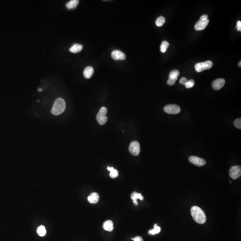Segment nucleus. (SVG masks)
I'll return each instance as SVG.
<instances>
[{"mask_svg":"<svg viewBox=\"0 0 241 241\" xmlns=\"http://www.w3.org/2000/svg\"><path fill=\"white\" fill-rule=\"evenodd\" d=\"M191 215L195 221L198 224H203L206 221V216L202 209L199 207L194 206L191 209Z\"/></svg>","mask_w":241,"mask_h":241,"instance_id":"1","label":"nucleus"},{"mask_svg":"<svg viewBox=\"0 0 241 241\" xmlns=\"http://www.w3.org/2000/svg\"><path fill=\"white\" fill-rule=\"evenodd\" d=\"M65 108L66 103L64 100L61 98H58L55 102L51 109V114L55 115H59L62 114Z\"/></svg>","mask_w":241,"mask_h":241,"instance_id":"2","label":"nucleus"},{"mask_svg":"<svg viewBox=\"0 0 241 241\" xmlns=\"http://www.w3.org/2000/svg\"><path fill=\"white\" fill-rule=\"evenodd\" d=\"M107 113V109L105 107L100 108L96 115V120L100 125L105 124L107 122L108 118L106 116Z\"/></svg>","mask_w":241,"mask_h":241,"instance_id":"3","label":"nucleus"},{"mask_svg":"<svg viewBox=\"0 0 241 241\" xmlns=\"http://www.w3.org/2000/svg\"><path fill=\"white\" fill-rule=\"evenodd\" d=\"M213 63L211 61H207L205 62L199 63L195 65V68L197 72H200L205 70L209 69L212 67Z\"/></svg>","mask_w":241,"mask_h":241,"instance_id":"4","label":"nucleus"},{"mask_svg":"<svg viewBox=\"0 0 241 241\" xmlns=\"http://www.w3.org/2000/svg\"><path fill=\"white\" fill-rule=\"evenodd\" d=\"M164 110L167 113L171 114H176L180 112V106L176 104H171L167 105L164 108Z\"/></svg>","mask_w":241,"mask_h":241,"instance_id":"5","label":"nucleus"},{"mask_svg":"<svg viewBox=\"0 0 241 241\" xmlns=\"http://www.w3.org/2000/svg\"><path fill=\"white\" fill-rule=\"evenodd\" d=\"M229 175L232 179L235 180L241 176V168L240 166H233L229 171Z\"/></svg>","mask_w":241,"mask_h":241,"instance_id":"6","label":"nucleus"},{"mask_svg":"<svg viewBox=\"0 0 241 241\" xmlns=\"http://www.w3.org/2000/svg\"><path fill=\"white\" fill-rule=\"evenodd\" d=\"M129 151L131 154L135 156H138L140 152L139 143L136 141L132 142L129 146Z\"/></svg>","mask_w":241,"mask_h":241,"instance_id":"7","label":"nucleus"},{"mask_svg":"<svg viewBox=\"0 0 241 241\" xmlns=\"http://www.w3.org/2000/svg\"><path fill=\"white\" fill-rule=\"evenodd\" d=\"M188 160L191 163L198 167H201L206 164V161L199 157L191 156L189 157Z\"/></svg>","mask_w":241,"mask_h":241,"instance_id":"8","label":"nucleus"},{"mask_svg":"<svg viewBox=\"0 0 241 241\" xmlns=\"http://www.w3.org/2000/svg\"><path fill=\"white\" fill-rule=\"evenodd\" d=\"M111 56L112 58L115 60H124L126 58V55L123 52L119 50H115L112 51Z\"/></svg>","mask_w":241,"mask_h":241,"instance_id":"9","label":"nucleus"},{"mask_svg":"<svg viewBox=\"0 0 241 241\" xmlns=\"http://www.w3.org/2000/svg\"><path fill=\"white\" fill-rule=\"evenodd\" d=\"M225 82L226 81L224 79H217L213 81L212 86L214 90H221V88L224 86Z\"/></svg>","mask_w":241,"mask_h":241,"instance_id":"10","label":"nucleus"},{"mask_svg":"<svg viewBox=\"0 0 241 241\" xmlns=\"http://www.w3.org/2000/svg\"><path fill=\"white\" fill-rule=\"evenodd\" d=\"M209 22V19L205 21H202L199 20V21L196 23L194 26V28L196 30H202L205 29L207 27Z\"/></svg>","mask_w":241,"mask_h":241,"instance_id":"11","label":"nucleus"},{"mask_svg":"<svg viewBox=\"0 0 241 241\" xmlns=\"http://www.w3.org/2000/svg\"><path fill=\"white\" fill-rule=\"evenodd\" d=\"M99 196L98 193H93L88 197V202L91 204H96L98 202Z\"/></svg>","mask_w":241,"mask_h":241,"instance_id":"12","label":"nucleus"},{"mask_svg":"<svg viewBox=\"0 0 241 241\" xmlns=\"http://www.w3.org/2000/svg\"><path fill=\"white\" fill-rule=\"evenodd\" d=\"M94 73V69L91 66L87 67L83 71V75L87 79L90 78Z\"/></svg>","mask_w":241,"mask_h":241,"instance_id":"13","label":"nucleus"},{"mask_svg":"<svg viewBox=\"0 0 241 241\" xmlns=\"http://www.w3.org/2000/svg\"><path fill=\"white\" fill-rule=\"evenodd\" d=\"M103 228L104 230L111 232L114 230V224L112 221L108 220L106 221L103 224Z\"/></svg>","mask_w":241,"mask_h":241,"instance_id":"14","label":"nucleus"},{"mask_svg":"<svg viewBox=\"0 0 241 241\" xmlns=\"http://www.w3.org/2000/svg\"><path fill=\"white\" fill-rule=\"evenodd\" d=\"M83 46L81 44H75L70 48L69 50L71 53H77L82 50Z\"/></svg>","mask_w":241,"mask_h":241,"instance_id":"15","label":"nucleus"},{"mask_svg":"<svg viewBox=\"0 0 241 241\" xmlns=\"http://www.w3.org/2000/svg\"><path fill=\"white\" fill-rule=\"evenodd\" d=\"M79 3V1L78 0H71L67 3L66 6L68 9H73L77 6Z\"/></svg>","mask_w":241,"mask_h":241,"instance_id":"16","label":"nucleus"},{"mask_svg":"<svg viewBox=\"0 0 241 241\" xmlns=\"http://www.w3.org/2000/svg\"><path fill=\"white\" fill-rule=\"evenodd\" d=\"M107 170L110 171V176L112 178H116L118 176V170L114 168L113 167H108Z\"/></svg>","mask_w":241,"mask_h":241,"instance_id":"17","label":"nucleus"},{"mask_svg":"<svg viewBox=\"0 0 241 241\" xmlns=\"http://www.w3.org/2000/svg\"><path fill=\"white\" fill-rule=\"evenodd\" d=\"M180 75V72L177 70H174L171 71L169 74V78L176 81L178 79V77Z\"/></svg>","mask_w":241,"mask_h":241,"instance_id":"18","label":"nucleus"},{"mask_svg":"<svg viewBox=\"0 0 241 241\" xmlns=\"http://www.w3.org/2000/svg\"><path fill=\"white\" fill-rule=\"evenodd\" d=\"M131 198L132 199L133 201H137L138 199H140L141 201L143 200V197L142 196V194L140 193H137L136 192H133L131 195Z\"/></svg>","mask_w":241,"mask_h":241,"instance_id":"19","label":"nucleus"},{"mask_svg":"<svg viewBox=\"0 0 241 241\" xmlns=\"http://www.w3.org/2000/svg\"><path fill=\"white\" fill-rule=\"evenodd\" d=\"M37 232L39 236L43 237L46 234V231L45 227L43 226H40L38 228Z\"/></svg>","mask_w":241,"mask_h":241,"instance_id":"20","label":"nucleus"},{"mask_svg":"<svg viewBox=\"0 0 241 241\" xmlns=\"http://www.w3.org/2000/svg\"><path fill=\"white\" fill-rule=\"evenodd\" d=\"M161 228L158 226L157 224H155L154 226V228L153 230H149L148 234L151 235H155L156 234H158L160 232Z\"/></svg>","mask_w":241,"mask_h":241,"instance_id":"21","label":"nucleus"},{"mask_svg":"<svg viewBox=\"0 0 241 241\" xmlns=\"http://www.w3.org/2000/svg\"><path fill=\"white\" fill-rule=\"evenodd\" d=\"M165 22V18L163 16H160L156 20V25L158 27H161L164 25Z\"/></svg>","mask_w":241,"mask_h":241,"instance_id":"22","label":"nucleus"},{"mask_svg":"<svg viewBox=\"0 0 241 241\" xmlns=\"http://www.w3.org/2000/svg\"><path fill=\"white\" fill-rule=\"evenodd\" d=\"M169 46V43L166 41H164L162 42L160 46V50L162 53H165L167 51L168 47Z\"/></svg>","mask_w":241,"mask_h":241,"instance_id":"23","label":"nucleus"},{"mask_svg":"<svg viewBox=\"0 0 241 241\" xmlns=\"http://www.w3.org/2000/svg\"><path fill=\"white\" fill-rule=\"evenodd\" d=\"M194 84H195L194 80L193 79H190V80H188L185 86L186 88H190L194 86Z\"/></svg>","mask_w":241,"mask_h":241,"instance_id":"24","label":"nucleus"},{"mask_svg":"<svg viewBox=\"0 0 241 241\" xmlns=\"http://www.w3.org/2000/svg\"><path fill=\"white\" fill-rule=\"evenodd\" d=\"M234 126L237 128L241 129V118L237 119L234 122Z\"/></svg>","mask_w":241,"mask_h":241,"instance_id":"25","label":"nucleus"},{"mask_svg":"<svg viewBox=\"0 0 241 241\" xmlns=\"http://www.w3.org/2000/svg\"><path fill=\"white\" fill-rule=\"evenodd\" d=\"M188 80L187 78H186L185 77H182V78L180 80V82L181 84H183V85H185V84L187 83V82H188Z\"/></svg>","mask_w":241,"mask_h":241,"instance_id":"26","label":"nucleus"},{"mask_svg":"<svg viewBox=\"0 0 241 241\" xmlns=\"http://www.w3.org/2000/svg\"><path fill=\"white\" fill-rule=\"evenodd\" d=\"M176 82V80L169 78V79H168V81H167V83L169 85H173L175 84Z\"/></svg>","mask_w":241,"mask_h":241,"instance_id":"27","label":"nucleus"},{"mask_svg":"<svg viewBox=\"0 0 241 241\" xmlns=\"http://www.w3.org/2000/svg\"><path fill=\"white\" fill-rule=\"evenodd\" d=\"M236 28L238 29V31H241V22L240 21H238L237 23V26Z\"/></svg>","mask_w":241,"mask_h":241,"instance_id":"28","label":"nucleus"},{"mask_svg":"<svg viewBox=\"0 0 241 241\" xmlns=\"http://www.w3.org/2000/svg\"><path fill=\"white\" fill-rule=\"evenodd\" d=\"M134 241H143V238L140 236H137L135 238H132Z\"/></svg>","mask_w":241,"mask_h":241,"instance_id":"29","label":"nucleus"},{"mask_svg":"<svg viewBox=\"0 0 241 241\" xmlns=\"http://www.w3.org/2000/svg\"><path fill=\"white\" fill-rule=\"evenodd\" d=\"M208 16L207 15H202L200 18V20L202 21H205L206 20H208Z\"/></svg>","mask_w":241,"mask_h":241,"instance_id":"30","label":"nucleus"},{"mask_svg":"<svg viewBox=\"0 0 241 241\" xmlns=\"http://www.w3.org/2000/svg\"><path fill=\"white\" fill-rule=\"evenodd\" d=\"M241 61H240V62L239 63V64H239V66L240 67H241Z\"/></svg>","mask_w":241,"mask_h":241,"instance_id":"31","label":"nucleus"}]
</instances>
